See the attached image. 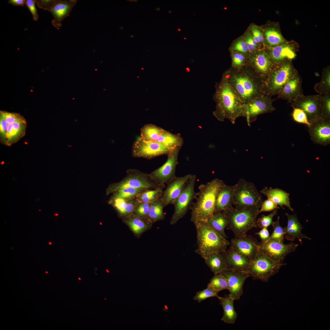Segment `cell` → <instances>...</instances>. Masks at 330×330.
Here are the masks:
<instances>
[{
    "label": "cell",
    "mask_w": 330,
    "mask_h": 330,
    "mask_svg": "<svg viewBox=\"0 0 330 330\" xmlns=\"http://www.w3.org/2000/svg\"><path fill=\"white\" fill-rule=\"evenodd\" d=\"M164 130L162 128L153 124H146L141 129L140 137L145 141H156Z\"/></svg>",
    "instance_id": "cell-34"
},
{
    "label": "cell",
    "mask_w": 330,
    "mask_h": 330,
    "mask_svg": "<svg viewBox=\"0 0 330 330\" xmlns=\"http://www.w3.org/2000/svg\"><path fill=\"white\" fill-rule=\"evenodd\" d=\"M297 73L291 60L275 65L265 82V95L271 97L277 95L282 87Z\"/></svg>",
    "instance_id": "cell-7"
},
{
    "label": "cell",
    "mask_w": 330,
    "mask_h": 330,
    "mask_svg": "<svg viewBox=\"0 0 330 330\" xmlns=\"http://www.w3.org/2000/svg\"><path fill=\"white\" fill-rule=\"evenodd\" d=\"M49 244H51V242H50V243H49Z\"/></svg>",
    "instance_id": "cell-57"
},
{
    "label": "cell",
    "mask_w": 330,
    "mask_h": 330,
    "mask_svg": "<svg viewBox=\"0 0 330 330\" xmlns=\"http://www.w3.org/2000/svg\"><path fill=\"white\" fill-rule=\"evenodd\" d=\"M218 292L216 291L211 285L208 284L207 288L201 291L197 292L194 296L193 299L200 302L207 298L212 297L218 298Z\"/></svg>",
    "instance_id": "cell-42"
},
{
    "label": "cell",
    "mask_w": 330,
    "mask_h": 330,
    "mask_svg": "<svg viewBox=\"0 0 330 330\" xmlns=\"http://www.w3.org/2000/svg\"><path fill=\"white\" fill-rule=\"evenodd\" d=\"M165 186L153 189H148L139 194L136 199L139 202L152 203L160 198Z\"/></svg>",
    "instance_id": "cell-38"
},
{
    "label": "cell",
    "mask_w": 330,
    "mask_h": 330,
    "mask_svg": "<svg viewBox=\"0 0 330 330\" xmlns=\"http://www.w3.org/2000/svg\"><path fill=\"white\" fill-rule=\"evenodd\" d=\"M76 0H54L53 2L47 11L53 15L52 25L55 28L60 27L62 22L68 16L77 2Z\"/></svg>",
    "instance_id": "cell-22"
},
{
    "label": "cell",
    "mask_w": 330,
    "mask_h": 330,
    "mask_svg": "<svg viewBox=\"0 0 330 330\" xmlns=\"http://www.w3.org/2000/svg\"><path fill=\"white\" fill-rule=\"evenodd\" d=\"M135 236L139 238L144 232L150 229L152 224L148 219L142 218L133 215L122 219Z\"/></svg>",
    "instance_id": "cell-29"
},
{
    "label": "cell",
    "mask_w": 330,
    "mask_h": 330,
    "mask_svg": "<svg viewBox=\"0 0 330 330\" xmlns=\"http://www.w3.org/2000/svg\"><path fill=\"white\" fill-rule=\"evenodd\" d=\"M285 265L273 260L260 250L251 262L248 273L254 279L267 282Z\"/></svg>",
    "instance_id": "cell-9"
},
{
    "label": "cell",
    "mask_w": 330,
    "mask_h": 330,
    "mask_svg": "<svg viewBox=\"0 0 330 330\" xmlns=\"http://www.w3.org/2000/svg\"><path fill=\"white\" fill-rule=\"evenodd\" d=\"M232 68L240 69L247 66V57L243 53L238 51L233 52L232 54Z\"/></svg>",
    "instance_id": "cell-46"
},
{
    "label": "cell",
    "mask_w": 330,
    "mask_h": 330,
    "mask_svg": "<svg viewBox=\"0 0 330 330\" xmlns=\"http://www.w3.org/2000/svg\"><path fill=\"white\" fill-rule=\"evenodd\" d=\"M27 122L22 116L15 121L6 122L0 115V141L1 144L10 146L18 141L25 134Z\"/></svg>",
    "instance_id": "cell-11"
},
{
    "label": "cell",
    "mask_w": 330,
    "mask_h": 330,
    "mask_svg": "<svg viewBox=\"0 0 330 330\" xmlns=\"http://www.w3.org/2000/svg\"><path fill=\"white\" fill-rule=\"evenodd\" d=\"M320 96L318 94L299 96L292 101L291 105L295 108L303 110L310 123L322 118L320 107Z\"/></svg>",
    "instance_id": "cell-15"
},
{
    "label": "cell",
    "mask_w": 330,
    "mask_h": 330,
    "mask_svg": "<svg viewBox=\"0 0 330 330\" xmlns=\"http://www.w3.org/2000/svg\"><path fill=\"white\" fill-rule=\"evenodd\" d=\"M260 193L266 196L268 199L271 200L283 209H284L283 206H285L291 211H294V209L291 205L290 194L285 191L278 188L265 187L260 191Z\"/></svg>",
    "instance_id": "cell-27"
},
{
    "label": "cell",
    "mask_w": 330,
    "mask_h": 330,
    "mask_svg": "<svg viewBox=\"0 0 330 330\" xmlns=\"http://www.w3.org/2000/svg\"><path fill=\"white\" fill-rule=\"evenodd\" d=\"M222 254L225 261L227 269L248 273L251 262L244 256L230 246L228 249Z\"/></svg>",
    "instance_id": "cell-24"
},
{
    "label": "cell",
    "mask_w": 330,
    "mask_h": 330,
    "mask_svg": "<svg viewBox=\"0 0 330 330\" xmlns=\"http://www.w3.org/2000/svg\"><path fill=\"white\" fill-rule=\"evenodd\" d=\"M196 180L195 175L192 176L188 181L184 189L175 201L173 205L174 211L170 222L171 225L177 223L186 214L196 199L197 193L195 191V185Z\"/></svg>",
    "instance_id": "cell-10"
},
{
    "label": "cell",
    "mask_w": 330,
    "mask_h": 330,
    "mask_svg": "<svg viewBox=\"0 0 330 330\" xmlns=\"http://www.w3.org/2000/svg\"><path fill=\"white\" fill-rule=\"evenodd\" d=\"M25 0H9L8 4H10L14 6H25Z\"/></svg>",
    "instance_id": "cell-56"
},
{
    "label": "cell",
    "mask_w": 330,
    "mask_h": 330,
    "mask_svg": "<svg viewBox=\"0 0 330 330\" xmlns=\"http://www.w3.org/2000/svg\"><path fill=\"white\" fill-rule=\"evenodd\" d=\"M156 141L174 149L180 148L183 142V139L179 134H174L165 130L158 137Z\"/></svg>",
    "instance_id": "cell-35"
},
{
    "label": "cell",
    "mask_w": 330,
    "mask_h": 330,
    "mask_svg": "<svg viewBox=\"0 0 330 330\" xmlns=\"http://www.w3.org/2000/svg\"><path fill=\"white\" fill-rule=\"evenodd\" d=\"M147 189L132 187L125 188L115 192L112 198H119L124 200L134 199Z\"/></svg>",
    "instance_id": "cell-39"
},
{
    "label": "cell",
    "mask_w": 330,
    "mask_h": 330,
    "mask_svg": "<svg viewBox=\"0 0 330 330\" xmlns=\"http://www.w3.org/2000/svg\"><path fill=\"white\" fill-rule=\"evenodd\" d=\"M196 230L198 247L196 252L204 259L213 253H222L226 250L229 242L213 229L207 221L194 223Z\"/></svg>",
    "instance_id": "cell-4"
},
{
    "label": "cell",
    "mask_w": 330,
    "mask_h": 330,
    "mask_svg": "<svg viewBox=\"0 0 330 330\" xmlns=\"http://www.w3.org/2000/svg\"><path fill=\"white\" fill-rule=\"evenodd\" d=\"M218 298L223 310V314L221 320L228 324H234L237 317L234 306L235 300L229 295L224 297L219 296Z\"/></svg>",
    "instance_id": "cell-31"
},
{
    "label": "cell",
    "mask_w": 330,
    "mask_h": 330,
    "mask_svg": "<svg viewBox=\"0 0 330 330\" xmlns=\"http://www.w3.org/2000/svg\"><path fill=\"white\" fill-rule=\"evenodd\" d=\"M233 49V50L241 53L245 55L249 51L245 41L242 40L237 41L234 45Z\"/></svg>",
    "instance_id": "cell-51"
},
{
    "label": "cell",
    "mask_w": 330,
    "mask_h": 330,
    "mask_svg": "<svg viewBox=\"0 0 330 330\" xmlns=\"http://www.w3.org/2000/svg\"><path fill=\"white\" fill-rule=\"evenodd\" d=\"M220 274L226 279L229 295L235 300H239L243 294V287L246 279L250 276L246 272L226 269Z\"/></svg>",
    "instance_id": "cell-17"
},
{
    "label": "cell",
    "mask_w": 330,
    "mask_h": 330,
    "mask_svg": "<svg viewBox=\"0 0 330 330\" xmlns=\"http://www.w3.org/2000/svg\"><path fill=\"white\" fill-rule=\"evenodd\" d=\"M164 207L163 202L160 198L152 202L148 215V220L152 223L163 220L165 217Z\"/></svg>",
    "instance_id": "cell-36"
},
{
    "label": "cell",
    "mask_w": 330,
    "mask_h": 330,
    "mask_svg": "<svg viewBox=\"0 0 330 330\" xmlns=\"http://www.w3.org/2000/svg\"><path fill=\"white\" fill-rule=\"evenodd\" d=\"M259 210L257 207L237 208L233 207L223 211L229 221L227 229L233 233L235 237L246 235L249 230L258 227L257 217Z\"/></svg>",
    "instance_id": "cell-5"
},
{
    "label": "cell",
    "mask_w": 330,
    "mask_h": 330,
    "mask_svg": "<svg viewBox=\"0 0 330 330\" xmlns=\"http://www.w3.org/2000/svg\"><path fill=\"white\" fill-rule=\"evenodd\" d=\"M216 291L219 292L224 290H228V286L226 279L220 274H214L208 284Z\"/></svg>",
    "instance_id": "cell-43"
},
{
    "label": "cell",
    "mask_w": 330,
    "mask_h": 330,
    "mask_svg": "<svg viewBox=\"0 0 330 330\" xmlns=\"http://www.w3.org/2000/svg\"><path fill=\"white\" fill-rule=\"evenodd\" d=\"M253 34V38L257 42H261L263 41V37L261 31L257 28L254 27L251 28Z\"/></svg>",
    "instance_id": "cell-53"
},
{
    "label": "cell",
    "mask_w": 330,
    "mask_h": 330,
    "mask_svg": "<svg viewBox=\"0 0 330 330\" xmlns=\"http://www.w3.org/2000/svg\"><path fill=\"white\" fill-rule=\"evenodd\" d=\"M180 148H178L168 154L166 161L162 166L151 172L150 175L159 184H167L174 178L178 157Z\"/></svg>",
    "instance_id": "cell-16"
},
{
    "label": "cell",
    "mask_w": 330,
    "mask_h": 330,
    "mask_svg": "<svg viewBox=\"0 0 330 330\" xmlns=\"http://www.w3.org/2000/svg\"><path fill=\"white\" fill-rule=\"evenodd\" d=\"M268 53L274 66L286 60H291L295 57L293 49L289 45L284 44L270 48Z\"/></svg>",
    "instance_id": "cell-28"
},
{
    "label": "cell",
    "mask_w": 330,
    "mask_h": 330,
    "mask_svg": "<svg viewBox=\"0 0 330 330\" xmlns=\"http://www.w3.org/2000/svg\"><path fill=\"white\" fill-rule=\"evenodd\" d=\"M233 185H228L224 183L217 193L214 214L223 212L233 207Z\"/></svg>",
    "instance_id": "cell-25"
},
{
    "label": "cell",
    "mask_w": 330,
    "mask_h": 330,
    "mask_svg": "<svg viewBox=\"0 0 330 330\" xmlns=\"http://www.w3.org/2000/svg\"><path fill=\"white\" fill-rule=\"evenodd\" d=\"M111 203L116 209L119 217L123 219L133 214L139 202L136 198L130 200L114 198H112Z\"/></svg>",
    "instance_id": "cell-30"
},
{
    "label": "cell",
    "mask_w": 330,
    "mask_h": 330,
    "mask_svg": "<svg viewBox=\"0 0 330 330\" xmlns=\"http://www.w3.org/2000/svg\"><path fill=\"white\" fill-rule=\"evenodd\" d=\"M311 140L323 146L330 144V121L320 119L310 123L307 126Z\"/></svg>",
    "instance_id": "cell-21"
},
{
    "label": "cell",
    "mask_w": 330,
    "mask_h": 330,
    "mask_svg": "<svg viewBox=\"0 0 330 330\" xmlns=\"http://www.w3.org/2000/svg\"><path fill=\"white\" fill-rule=\"evenodd\" d=\"M178 30H179V31H180V30L179 29H178Z\"/></svg>",
    "instance_id": "cell-58"
},
{
    "label": "cell",
    "mask_w": 330,
    "mask_h": 330,
    "mask_svg": "<svg viewBox=\"0 0 330 330\" xmlns=\"http://www.w3.org/2000/svg\"><path fill=\"white\" fill-rule=\"evenodd\" d=\"M175 149L157 141H145L139 137L132 145V155L134 157L151 159L161 155H167Z\"/></svg>",
    "instance_id": "cell-12"
},
{
    "label": "cell",
    "mask_w": 330,
    "mask_h": 330,
    "mask_svg": "<svg viewBox=\"0 0 330 330\" xmlns=\"http://www.w3.org/2000/svg\"><path fill=\"white\" fill-rule=\"evenodd\" d=\"M233 186V196L234 207L237 208H260L263 199L253 183L240 179Z\"/></svg>",
    "instance_id": "cell-6"
},
{
    "label": "cell",
    "mask_w": 330,
    "mask_h": 330,
    "mask_svg": "<svg viewBox=\"0 0 330 330\" xmlns=\"http://www.w3.org/2000/svg\"><path fill=\"white\" fill-rule=\"evenodd\" d=\"M36 0H26L25 5L29 9L33 16L34 20L37 21L39 18V16L37 13V9L35 7Z\"/></svg>",
    "instance_id": "cell-50"
},
{
    "label": "cell",
    "mask_w": 330,
    "mask_h": 330,
    "mask_svg": "<svg viewBox=\"0 0 330 330\" xmlns=\"http://www.w3.org/2000/svg\"><path fill=\"white\" fill-rule=\"evenodd\" d=\"M253 37L251 36H247L245 38V42L247 45L249 51L252 52L255 49L256 46L252 43Z\"/></svg>",
    "instance_id": "cell-55"
},
{
    "label": "cell",
    "mask_w": 330,
    "mask_h": 330,
    "mask_svg": "<svg viewBox=\"0 0 330 330\" xmlns=\"http://www.w3.org/2000/svg\"><path fill=\"white\" fill-rule=\"evenodd\" d=\"M79 280H80V278H79Z\"/></svg>",
    "instance_id": "cell-59"
},
{
    "label": "cell",
    "mask_w": 330,
    "mask_h": 330,
    "mask_svg": "<svg viewBox=\"0 0 330 330\" xmlns=\"http://www.w3.org/2000/svg\"><path fill=\"white\" fill-rule=\"evenodd\" d=\"M248 61L249 66L265 82L274 66L268 53L262 50L251 54Z\"/></svg>",
    "instance_id": "cell-19"
},
{
    "label": "cell",
    "mask_w": 330,
    "mask_h": 330,
    "mask_svg": "<svg viewBox=\"0 0 330 330\" xmlns=\"http://www.w3.org/2000/svg\"><path fill=\"white\" fill-rule=\"evenodd\" d=\"M315 90L320 95L330 93V69L329 66L323 70L321 79L314 86Z\"/></svg>",
    "instance_id": "cell-37"
},
{
    "label": "cell",
    "mask_w": 330,
    "mask_h": 330,
    "mask_svg": "<svg viewBox=\"0 0 330 330\" xmlns=\"http://www.w3.org/2000/svg\"><path fill=\"white\" fill-rule=\"evenodd\" d=\"M279 220L280 216H279L277 221H273L271 225L273 231L268 240L273 239L284 243V228L280 224Z\"/></svg>",
    "instance_id": "cell-44"
},
{
    "label": "cell",
    "mask_w": 330,
    "mask_h": 330,
    "mask_svg": "<svg viewBox=\"0 0 330 330\" xmlns=\"http://www.w3.org/2000/svg\"><path fill=\"white\" fill-rule=\"evenodd\" d=\"M165 186L164 184H159L148 174L134 169H129L126 171V175L120 182L110 186L108 193L115 192L122 189L132 187L145 189H153Z\"/></svg>",
    "instance_id": "cell-8"
},
{
    "label": "cell",
    "mask_w": 330,
    "mask_h": 330,
    "mask_svg": "<svg viewBox=\"0 0 330 330\" xmlns=\"http://www.w3.org/2000/svg\"><path fill=\"white\" fill-rule=\"evenodd\" d=\"M320 95L321 117L324 119L330 121V93Z\"/></svg>",
    "instance_id": "cell-41"
},
{
    "label": "cell",
    "mask_w": 330,
    "mask_h": 330,
    "mask_svg": "<svg viewBox=\"0 0 330 330\" xmlns=\"http://www.w3.org/2000/svg\"><path fill=\"white\" fill-rule=\"evenodd\" d=\"M224 183L222 180L215 178L206 184L199 185L196 201L193 203L190 208L191 222L194 223L207 221L213 215L217 193Z\"/></svg>",
    "instance_id": "cell-3"
},
{
    "label": "cell",
    "mask_w": 330,
    "mask_h": 330,
    "mask_svg": "<svg viewBox=\"0 0 330 330\" xmlns=\"http://www.w3.org/2000/svg\"><path fill=\"white\" fill-rule=\"evenodd\" d=\"M277 98L273 99L266 95L256 97L243 104L242 117L246 118L248 125L256 120L258 115L270 113L275 109L272 103Z\"/></svg>",
    "instance_id": "cell-13"
},
{
    "label": "cell",
    "mask_w": 330,
    "mask_h": 330,
    "mask_svg": "<svg viewBox=\"0 0 330 330\" xmlns=\"http://www.w3.org/2000/svg\"><path fill=\"white\" fill-rule=\"evenodd\" d=\"M299 244L293 242L288 244L271 239L259 243L260 250L273 260L283 263L289 254L295 251Z\"/></svg>",
    "instance_id": "cell-14"
},
{
    "label": "cell",
    "mask_w": 330,
    "mask_h": 330,
    "mask_svg": "<svg viewBox=\"0 0 330 330\" xmlns=\"http://www.w3.org/2000/svg\"><path fill=\"white\" fill-rule=\"evenodd\" d=\"M192 176V174H189L181 177L176 176L167 184V187L163 190L160 198L163 200L164 207L173 204Z\"/></svg>",
    "instance_id": "cell-20"
},
{
    "label": "cell",
    "mask_w": 330,
    "mask_h": 330,
    "mask_svg": "<svg viewBox=\"0 0 330 330\" xmlns=\"http://www.w3.org/2000/svg\"><path fill=\"white\" fill-rule=\"evenodd\" d=\"M279 206L270 199H267L263 202L258 213L262 212L270 211L275 209H279Z\"/></svg>",
    "instance_id": "cell-49"
},
{
    "label": "cell",
    "mask_w": 330,
    "mask_h": 330,
    "mask_svg": "<svg viewBox=\"0 0 330 330\" xmlns=\"http://www.w3.org/2000/svg\"><path fill=\"white\" fill-rule=\"evenodd\" d=\"M277 95V99L286 100L291 103L298 97L303 95L302 80L298 73L282 87Z\"/></svg>",
    "instance_id": "cell-23"
},
{
    "label": "cell",
    "mask_w": 330,
    "mask_h": 330,
    "mask_svg": "<svg viewBox=\"0 0 330 330\" xmlns=\"http://www.w3.org/2000/svg\"><path fill=\"white\" fill-rule=\"evenodd\" d=\"M151 203L139 202L135 207L133 215L142 218L148 219Z\"/></svg>",
    "instance_id": "cell-45"
},
{
    "label": "cell",
    "mask_w": 330,
    "mask_h": 330,
    "mask_svg": "<svg viewBox=\"0 0 330 330\" xmlns=\"http://www.w3.org/2000/svg\"><path fill=\"white\" fill-rule=\"evenodd\" d=\"M204 259L205 263L214 274H219L227 269L225 261L221 253L210 254Z\"/></svg>",
    "instance_id": "cell-33"
},
{
    "label": "cell",
    "mask_w": 330,
    "mask_h": 330,
    "mask_svg": "<svg viewBox=\"0 0 330 330\" xmlns=\"http://www.w3.org/2000/svg\"><path fill=\"white\" fill-rule=\"evenodd\" d=\"M215 88L213 99L216 105L213 115L220 121L228 119L234 124L238 117H242V103L223 74Z\"/></svg>",
    "instance_id": "cell-2"
},
{
    "label": "cell",
    "mask_w": 330,
    "mask_h": 330,
    "mask_svg": "<svg viewBox=\"0 0 330 330\" xmlns=\"http://www.w3.org/2000/svg\"><path fill=\"white\" fill-rule=\"evenodd\" d=\"M53 1L54 0H36V3L39 8L47 11L52 5Z\"/></svg>",
    "instance_id": "cell-52"
},
{
    "label": "cell",
    "mask_w": 330,
    "mask_h": 330,
    "mask_svg": "<svg viewBox=\"0 0 330 330\" xmlns=\"http://www.w3.org/2000/svg\"><path fill=\"white\" fill-rule=\"evenodd\" d=\"M230 247L248 260H253L260 251L259 243L252 236L246 235L232 239Z\"/></svg>",
    "instance_id": "cell-18"
},
{
    "label": "cell",
    "mask_w": 330,
    "mask_h": 330,
    "mask_svg": "<svg viewBox=\"0 0 330 330\" xmlns=\"http://www.w3.org/2000/svg\"><path fill=\"white\" fill-rule=\"evenodd\" d=\"M223 74L243 104L266 95L265 81L249 66L232 68Z\"/></svg>",
    "instance_id": "cell-1"
},
{
    "label": "cell",
    "mask_w": 330,
    "mask_h": 330,
    "mask_svg": "<svg viewBox=\"0 0 330 330\" xmlns=\"http://www.w3.org/2000/svg\"><path fill=\"white\" fill-rule=\"evenodd\" d=\"M293 110L292 113V116L293 120L298 123L304 124L307 126L310 125L307 117L303 111L300 108L294 107L292 105Z\"/></svg>",
    "instance_id": "cell-48"
},
{
    "label": "cell",
    "mask_w": 330,
    "mask_h": 330,
    "mask_svg": "<svg viewBox=\"0 0 330 330\" xmlns=\"http://www.w3.org/2000/svg\"><path fill=\"white\" fill-rule=\"evenodd\" d=\"M277 213V209H275L270 214L267 215H262L261 217L257 220L256 223L258 227L261 229L268 228L272 225L274 217Z\"/></svg>",
    "instance_id": "cell-47"
},
{
    "label": "cell",
    "mask_w": 330,
    "mask_h": 330,
    "mask_svg": "<svg viewBox=\"0 0 330 330\" xmlns=\"http://www.w3.org/2000/svg\"><path fill=\"white\" fill-rule=\"evenodd\" d=\"M210 226L224 238H228L225 232L228 225V217L224 212L213 214L207 221Z\"/></svg>",
    "instance_id": "cell-32"
},
{
    "label": "cell",
    "mask_w": 330,
    "mask_h": 330,
    "mask_svg": "<svg viewBox=\"0 0 330 330\" xmlns=\"http://www.w3.org/2000/svg\"><path fill=\"white\" fill-rule=\"evenodd\" d=\"M288 219L287 225L284 228V237L291 241L297 239L301 244H302V240L306 239L311 240V239L302 233L301 230L303 229L302 225L299 222L296 214L293 215L285 213Z\"/></svg>",
    "instance_id": "cell-26"
},
{
    "label": "cell",
    "mask_w": 330,
    "mask_h": 330,
    "mask_svg": "<svg viewBox=\"0 0 330 330\" xmlns=\"http://www.w3.org/2000/svg\"><path fill=\"white\" fill-rule=\"evenodd\" d=\"M255 234L258 235L261 239V242L267 241L269 239L270 235L267 228L262 229L256 233Z\"/></svg>",
    "instance_id": "cell-54"
},
{
    "label": "cell",
    "mask_w": 330,
    "mask_h": 330,
    "mask_svg": "<svg viewBox=\"0 0 330 330\" xmlns=\"http://www.w3.org/2000/svg\"><path fill=\"white\" fill-rule=\"evenodd\" d=\"M265 36L268 44L273 47L283 44L285 41L280 33L274 29L270 28L266 30Z\"/></svg>",
    "instance_id": "cell-40"
}]
</instances>
